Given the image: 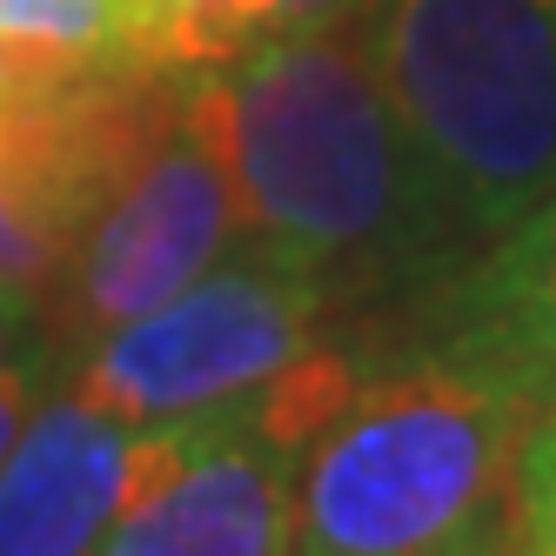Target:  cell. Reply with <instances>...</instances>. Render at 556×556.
I'll return each instance as SVG.
<instances>
[{"label":"cell","instance_id":"4","mask_svg":"<svg viewBox=\"0 0 556 556\" xmlns=\"http://www.w3.org/2000/svg\"><path fill=\"white\" fill-rule=\"evenodd\" d=\"M349 329L355 323L323 295V282L235 249L181 295L67 355L61 382L122 422H188L275 389Z\"/></svg>","mask_w":556,"mask_h":556},{"label":"cell","instance_id":"16","mask_svg":"<svg viewBox=\"0 0 556 556\" xmlns=\"http://www.w3.org/2000/svg\"><path fill=\"white\" fill-rule=\"evenodd\" d=\"M435 556H503V516L483 523V530H469V536H456V543H443Z\"/></svg>","mask_w":556,"mask_h":556},{"label":"cell","instance_id":"5","mask_svg":"<svg viewBox=\"0 0 556 556\" xmlns=\"http://www.w3.org/2000/svg\"><path fill=\"white\" fill-rule=\"evenodd\" d=\"M181 81L148 61L0 81V289L48 308L81 228L168 122Z\"/></svg>","mask_w":556,"mask_h":556},{"label":"cell","instance_id":"6","mask_svg":"<svg viewBox=\"0 0 556 556\" xmlns=\"http://www.w3.org/2000/svg\"><path fill=\"white\" fill-rule=\"evenodd\" d=\"M242 249L235 181L222 162V141L202 114L194 74L154 141L135 154V168L114 181V194L81 228L61 282L48 295V342L54 355H81L108 329L135 323L154 302L181 295L194 275H208L222 255Z\"/></svg>","mask_w":556,"mask_h":556},{"label":"cell","instance_id":"7","mask_svg":"<svg viewBox=\"0 0 556 556\" xmlns=\"http://www.w3.org/2000/svg\"><path fill=\"white\" fill-rule=\"evenodd\" d=\"M355 355L336 342L275 389L194 416L181 456L135 496L94 556H289L295 456L349 395Z\"/></svg>","mask_w":556,"mask_h":556},{"label":"cell","instance_id":"10","mask_svg":"<svg viewBox=\"0 0 556 556\" xmlns=\"http://www.w3.org/2000/svg\"><path fill=\"white\" fill-rule=\"evenodd\" d=\"M135 54V0H0V81L74 74Z\"/></svg>","mask_w":556,"mask_h":556},{"label":"cell","instance_id":"11","mask_svg":"<svg viewBox=\"0 0 556 556\" xmlns=\"http://www.w3.org/2000/svg\"><path fill=\"white\" fill-rule=\"evenodd\" d=\"M282 34V0H135V54L168 74H222Z\"/></svg>","mask_w":556,"mask_h":556},{"label":"cell","instance_id":"14","mask_svg":"<svg viewBox=\"0 0 556 556\" xmlns=\"http://www.w3.org/2000/svg\"><path fill=\"white\" fill-rule=\"evenodd\" d=\"M41 349H54L48 342V308L21 289H0V369L27 363V355H41Z\"/></svg>","mask_w":556,"mask_h":556},{"label":"cell","instance_id":"2","mask_svg":"<svg viewBox=\"0 0 556 556\" xmlns=\"http://www.w3.org/2000/svg\"><path fill=\"white\" fill-rule=\"evenodd\" d=\"M549 395L429 342H369L349 395L295 456L289 556H435L503 516Z\"/></svg>","mask_w":556,"mask_h":556},{"label":"cell","instance_id":"8","mask_svg":"<svg viewBox=\"0 0 556 556\" xmlns=\"http://www.w3.org/2000/svg\"><path fill=\"white\" fill-rule=\"evenodd\" d=\"M188 422H122L54 382L0 456V556H94L162 476Z\"/></svg>","mask_w":556,"mask_h":556},{"label":"cell","instance_id":"12","mask_svg":"<svg viewBox=\"0 0 556 556\" xmlns=\"http://www.w3.org/2000/svg\"><path fill=\"white\" fill-rule=\"evenodd\" d=\"M503 556H556V395L523 429L503 503Z\"/></svg>","mask_w":556,"mask_h":556},{"label":"cell","instance_id":"9","mask_svg":"<svg viewBox=\"0 0 556 556\" xmlns=\"http://www.w3.org/2000/svg\"><path fill=\"white\" fill-rule=\"evenodd\" d=\"M382 336L476 355V363H496L556 395V194L530 208L503 242H490L469 268H456L403 323L369 329V342Z\"/></svg>","mask_w":556,"mask_h":556},{"label":"cell","instance_id":"1","mask_svg":"<svg viewBox=\"0 0 556 556\" xmlns=\"http://www.w3.org/2000/svg\"><path fill=\"white\" fill-rule=\"evenodd\" d=\"M194 94L235 181L242 249L323 282L363 336L469 268L376 81L363 21L282 27L235 67L194 74Z\"/></svg>","mask_w":556,"mask_h":556},{"label":"cell","instance_id":"13","mask_svg":"<svg viewBox=\"0 0 556 556\" xmlns=\"http://www.w3.org/2000/svg\"><path fill=\"white\" fill-rule=\"evenodd\" d=\"M61 382V355L54 349H41V355H27V363H14V369H0V456H8V443L21 435V422L34 416V403Z\"/></svg>","mask_w":556,"mask_h":556},{"label":"cell","instance_id":"3","mask_svg":"<svg viewBox=\"0 0 556 556\" xmlns=\"http://www.w3.org/2000/svg\"><path fill=\"white\" fill-rule=\"evenodd\" d=\"M403 141L469 262L556 194V0H363Z\"/></svg>","mask_w":556,"mask_h":556},{"label":"cell","instance_id":"15","mask_svg":"<svg viewBox=\"0 0 556 556\" xmlns=\"http://www.w3.org/2000/svg\"><path fill=\"white\" fill-rule=\"evenodd\" d=\"M355 14H363V0H282V27H336Z\"/></svg>","mask_w":556,"mask_h":556}]
</instances>
